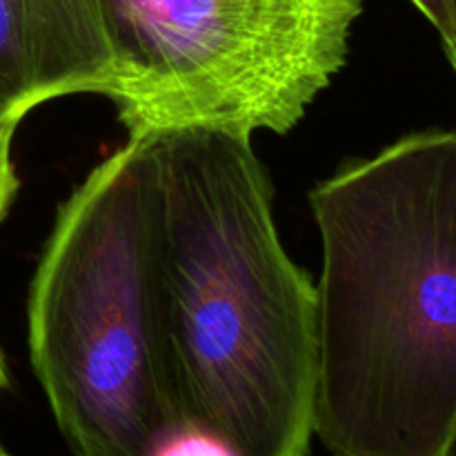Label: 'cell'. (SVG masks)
I'll list each match as a JSON object with an SVG mask.
<instances>
[{
	"mask_svg": "<svg viewBox=\"0 0 456 456\" xmlns=\"http://www.w3.org/2000/svg\"><path fill=\"white\" fill-rule=\"evenodd\" d=\"M310 209L314 439L332 456H454L456 129L347 160Z\"/></svg>",
	"mask_w": 456,
	"mask_h": 456,
	"instance_id": "obj_1",
	"label": "cell"
},
{
	"mask_svg": "<svg viewBox=\"0 0 456 456\" xmlns=\"http://www.w3.org/2000/svg\"><path fill=\"white\" fill-rule=\"evenodd\" d=\"M150 138L156 281L185 426L236 456H310L316 288L281 240L252 138Z\"/></svg>",
	"mask_w": 456,
	"mask_h": 456,
	"instance_id": "obj_2",
	"label": "cell"
},
{
	"mask_svg": "<svg viewBox=\"0 0 456 456\" xmlns=\"http://www.w3.org/2000/svg\"><path fill=\"white\" fill-rule=\"evenodd\" d=\"M151 138L58 208L27 298L36 379L74 456H154L183 430L156 281Z\"/></svg>",
	"mask_w": 456,
	"mask_h": 456,
	"instance_id": "obj_3",
	"label": "cell"
},
{
	"mask_svg": "<svg viewBox=\"0 0 456 456\" xmlns=\"http://www.w3.org/2000/svg\"><path fill=\"white\" fill-rule=\"evenodd\" d=\"M127 138L288 134L350 56L363 0H107Z\"/></svg>",
	"mask_w": 456,
	"mask_h": 456,
	"instance_id": "obj_4",
	"label": "cell"
},
{
	"mask_svg": "<svg viewBox=\"0 0 456 456\" xmlns=\"http://www.w3.org/2000/svg\"><path fill=\"white\" fill-rule=\"evenodd\" d=\"M120 80L107 0H0V127L56 98L110 101Z\"/></svg>",
	"mask_w": 456,
	"mask_h": 456,
	"instance_id": "obj_5",
	"label": "cell"
},
{
	"mask_svg": "<svg viewBox=\"0 0 456 456\" xmlns=\"http://www.w3.org/2000/svg\"><path fill=\"white\" fill-rule=\"evenodd\" d=\"M154 456H236L223 441L208 432L183 428L163 441Z\"/></svg>",
	"mask_w": 456,
	"mask_h": 456,
	"instance_id": "obj_6",
	"label": "cell"
},
{
	"mask_svg": "<svg viewBox=\"0 0 456 456\" xmlns=\"http://www.w3.org/2000/svg\"><path fill=\"white\" fill-rule=\"evenodd\" d=\"M16 125H4V127H0V223L7 216L9 208H12L13 199L18 194V187H20L12 156L13 134H16Z\"/></svg>",
	"mask_w": 456,
	"mask_h": 456,
	"instance_id": "obj_7",
	"label": "cell"
},
{
	"mask_svg": "<svg viewBox=\"0 0 456 456\" xmlns=\"http://www.w3.org/2000/svg\"><path fill=\"white\" fill-rule=\"evenodd\" d=\"M445 40L452 31V0H410Z\"/></svg>",
	"mask_w": 456,
	"mask_h": 456,
	"instance_id": "obj_8",
	"label": "cell"
},
{
	"mask_svg": "<svg viewBox=\"0 0 456 456\" xmlns=\"http://www.w3.org/2000/svg\"><path fill=\"white\" fill-rule=\"evenodd\" d=\"M441 43H444L445 56H448L450 65H452L456 71V0H452V31H450L448 38L441 40Z\"/></svg>",
	"mask_w": 456,
	"mask_h": 456,
	"instance_id": "obj_9",
	"label": "cell"
},
{
	"mask_svg": "<svg viewBox=\"0 0 456 456\" xmlns=\"http://www.w3.org/2000/svg\"><path fill=\"white\" fill-rule=\"evenodd\" d=\"M9 386V374H7V365H4L3 352H0V390Z\"/></svg>",
	"mask_w": 456,
	"mask_h": 456,
	"instance_id": "obj_10",
	"label": "cell"
},
{
	"mask_svg": "<svg viewBox=\"0 0 456 456\" xmlns=\"http://www.w3.org/2000/svg\"><path fill=\"white\" fill-rule=\"evenodd\" d=\"M0 456H12V454H9V452H7V450H4V448H3V445H0Z\"/></svg>",
	"mask_w": 456,
	"mask_h": 456,
	"instance_id": "obj_11",
	"label": "cell"
}]
</instances>
